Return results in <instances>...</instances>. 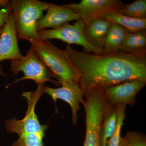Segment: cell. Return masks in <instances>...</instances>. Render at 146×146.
<instances>
[{
    "label": "cell",
    "mask_w": 146,
    "mask_h": 146,
    "mask_svg": "<svg viewBox=\"0 0 146 146\" xmlns=\"http://www.w3.org/2000/svg\"><path fill=\"white\" fill-rule=\"evenodd\" d=\"M118 119L117 108L109 105L99 132V146H107V142L116 130Z\"/></svg>",
    "instance_id": "cell-15"
},
{
    "label": "cell",
    "mask_w": 146,
    "mask_h": 146,
    "mask_svg": "<svg viewBox=\"0 0 146 146\" xmlns=\"http://www.w3.org/2000/svg\"><path fill=\"white\" fill-rule=\"evenodd\" d=\"M146 85L145 80H134L102 88L109 106L126 107L135 104L136 95Z\"/></svg>",
    "instance_id": "cell-8"
},
{
    "label": "cell",
    "mask_w": 146,
    "mask_h": 146,
    "mask_svg": "<svg viewBox=\"0 0 146 146\" xmlns=\"http://www.w3.org/2000/svg\"><path fill=\"white\" fill-rule=\"evenodd\" d=\"M125 106H119L117 107L118 110V119L117 127L114 134L110 138L107 142V146H119L120 138H121V129L125 119Z\"/></svg>",
    "instance_id": "cell-19"
},
{
    "label": "cell",
    "mask_w": 146,
    "mask_h": 146,
    "mask_svg": "<svg viewBox=\"0 0 146 146\" xmlns=\"http://www.w3.org/2000/svg\"><path fill=\"white\" fill-rule=\"evenodd\" d=\"M120 51L136 56H146V30L129 33L124 40Z\"/></svg>",
    "instance_id": "cell-14"
},
{
    "label": "cell",
    "mask_w": 146,
    "mask_h": 146,
    "mask_svg": "<svg viewBox=\"0 0 146 146\" xmlns=\"http://www.w3.org/2000/svg\"><path fill=\"white\" fill-rule=\"evenodd\" d=\"M58 88H52L44 85V93L48 94L56 103L58 99L63 100L70 106L72 111V122L74 125L77 123L78 112L80 109V104H82L83 99V92L78 82L70 81L62 84Z\"/></svg>",
    "instance_id": "cell-9"
},
{
    "label": "cell",
    "mask_w": 146,
    "mask_h": 146,
    "mask_svg": "<svg viewBox=\"0 0 146 146\" xmlns=\"http://www.w3.org/2000/svg\"><path fill=\"white\" fill-rule=\"evenodd\" d=\"M46 11V14L37 22L36 29L38 31L48 28L57 29L71 21L80 19L78 15L66 5H59L49 3Z\"/></svg>",
    "instance_id": "cell-10"
},
{
    "label": "cell",
    "mask_w": 146,
    "mask_h": 146,
    "mask_svg": "<svg viewBox=\"0 0 146 146\" xmlns=\"http://www.w3.org/2000/svg\"><path fill=\"white\" fill-rule=\"evenodd\" d=\"M44 85L37 86L34 92L23 93L22 96L27 100L28 105L26 114L21 120L12 118L6 120L5 126L7 132L18 133L19 135L25 133H35L44 138L45 131L48 126L40 123L35 112V106L37 102L44 94L43 91Z\"/></svg>",
    "instance_id": "cell-4"
},
{
    "label": "cell",
    "mask_w": 146,
    "mask_h": 146,
    "mask_svg": "<svg viewBox=\"0 0 146 146\" xmlns=\"http://www.w3.org/2000/svg\"><path fill=\"white\" fill-rule=\"evenodd\" d=\"M112 23L101 18L91 21L86 25L84 35L87 42L95 48L103 49Z\"/></svg>",
    "instance_id": "cell-13"
},
{
    "label": "cell",
    "mask_w": 146,
    "mask_h": 146,
    "mask_svg": "<svg viewBox=\"0 0 146 146\" xmlns=\"http://www.w3.org/2000/svg\"><path fill=\"white\" fill-rule=\"evenodd\" d=\"M129 33L127 30L121 26L111 24L103 47L106 52L113 54L119 51L121 46Z\"/></svg>",
    "instance_id": "cell-17"
},
{
    "label": "cell",
    "mask_w": 146,
    "mask_h": 146,
    "mask_svg": "<svg viewBox=\"0 0 146 146\" xmlns=\"http://www.w3.org/2000/svg\"><path fill=\"white\" fill-rule=\"evenodd\" d=\"M43 137L35 133H25L19 135L12 146H44Z\"/></svg>",
    "instance_id": "cell-20"
},
{
    "label": "cell",
    "mask_w": 146,
    "mask_h": 146,
    "mask_svg": "<svg viewBox=\"0 0 146 146\" xmlns=\"http://www.w3.org/2000/svg\"><path fill=\"white\" fill-rule=\"evenodd\" d=\"M85 24L81 19L76 21L72 25L65 24L57 29H44L38 33L40 39L44 40L59 39L68 44H76L83 47L84 52L96 54H108L104 49L98 48L87 42L84 35Z\"/></svg>",
    "instance_id": "cell-6"
},
{
    "label": "cell",
    "mask_w": 146,
    "mask_h": 146,
    "mask_svg": "<svg viewBox=\"0 0 146 146\" xmlns=\"http://www.w3.org/2000/svg\"><path fill=\"white\" fill-rule=\"evenodd\" d=\"M0 75L6 76V75L4 73L3 71V70L2 66L1 65H0Z\"/></svg>",
    "instance_id": "cell-25"
},
{
    "label": "cell",
    "mask_w": 146,
    "mask_h": 146,
    "mask_svg": "<svg viewBox=\"0 0 146 146\" xmlns=\"http://www.w3.org/2000/svg\"><path fill=\"white\" fill-rule=\"evenodd\" d=\"M100 18L109 21L112 23L120 25L130 33L146 29V18L136 19L130 18L116 11L107 13Z\"/></svg>",
    "instance_id": "cell-16"
},
{
    "label": "cell",
    "mask_w": 146,
    "mask_h": 146,
    "mask_svg": "<svg viewBox=\"0 0 146 146\" xmlns=\"http://www.w3.org/2000/svg\"><path fill=\"white\" fill-rule=\"evenodd\" d=\"M16 35L30 43L41 39L36 29L37 23L46 11L49 3L38 0L11 1Z\"/></svg>",
    "instance_id": "cell-3"
},
{
    "label": "cell",
    "mask_w": 146,
    "mask_h": 146,
    "mask_svg": "<svg viewBox=\"0 0 146 146\" xmlns=\"http://www.w3.org/2000/svg\"><path fill=\"white\" fill-rule=\"evenodd\" d=\"M65 50L80 76L78 84L84 96L94 87L114 86L134 80H146V56H138L121 51L96 54L80 52L68 44Z\"/></svg>",
    "instance_id": "cell-1"
},
{
    "label": "cell",
    "mask_w": 146,
    "mask_h": 146,
    "mask_svg": "<svg viewBox=\"0 0 146 146\" xmlns=\"http://www.w3.org/2000/svg\"><path fill=\"white\" fill-rule=\"evenodd\" d=\"M116 12L136 19L146 18V0H136L117 11Z\"/></svg>",
    "instance_id": "cell-18"
},
{
    "label": "cell",
    "mask_w": 146,
    "mask_h": 146,
    "mask_svg": "<svg viewBox=\"0 0 146 146\" xmlns=\"http://www.w3.org/2000/svg\"><path fill=\"white\" fill-rule=\"evenodd\" d=\"M119 146H128L122 137H121L119 142Z\"/></svg>",
    "instance_id": "cell-24"
},
{
    "label": "cell",
    "mask_w": 146,
    "mask_h": 146,
    "mask_svg": "<svg viewBox=\"0 0 146 146\" xmlns=\"http://www.w3.org/2000/svg\"><path fill=\"white\" fill-rule=\"evenodd\" d=\"M128 146H146V137L136 131H128L122 137Z\"/></svg>",
    "instance_id": "cell-21"
},
{
    "label": "cell",
    "mask_w": 146,
    "mask_h": 146,
    "mask_svg": "<svg viewBox=\"0 0 146 146\" xmlns=\"http://www.w3.org/2000/svg\"><path fill=\"white\" fill-rule=\"evenodd\" d=\"M3 29H0V36H1V34L2 32Z\"/></svg>",
    "instance_id": "cell-26"
},
{
    "label": "cell",
    "mask_w": 146,
    "mask_h": 146,
    "mask_svg": "<svg viewBox=\"0 0 146 146\" xmlns=\"http://www.w3.org/2000/svg\"><path fill=\"white\" fill-rule=\"evenodd\" d=\"M10 2V1L8 0H0V9L5 7Z\"/></svg>",
    "instance_id": "cell-23"
},
{
    "label": "cell",
    "mask_w": 146,
    "mask_h": 146,
    "mask_svg": "<svg viewBox=\"0 0 146 146\" xmlns=\"http://www.w3.org/2000/svg\"><path fill=\"white\" fill-rule=\"evenodd\" d=\"M23 56L18 46L12 11L0 36V62L21 59Z\"/></svg>",
    "instance_id": "cell-11"
},
{
    "label": "cell",
    "mask_w": 146,
    "mask_h": 146,
    "mask_svg": "<svg viewBox=\"0 0 146 146\" xmlns=\"http://www.w3.org/2000/svg\"><path fill=\"white\" fill-rule=\"evenodd\" d=\"M86 114V136L83 146H99V132L104 117L106 108L97 104L84 106Z\"/></svg>",
    "instance_id": "cell-12"
},
{
    "label": "cell",
    "mask_w": 146,
    "mask_h": 146,
    "mask_svg": "<svg viewBox=\"0 0 146 146\" xmlns=\"http://www.w3.org/2000/svg\"><path fill=\"white\" fill-rule=\"evenodd\" d=\"M40 60L60 85L70 81L78 82L80 74L74 67L65 50L56 46L48 40L31 42Z\"/></svg>",
    "instance_id": "cell-2"
},
{
    "label": "cell",
    "mask_w": 146,
    "mask_h": 146,
    "mask_svg": "<svg viewBox=\"0 0 146 146\" xmlns=\"http://www.w3.org/2000/svg\"><path fill=\"white\" fill-rule=\"evenodd\" d=\"M12 11L11 1L5 7L0 9V29L3 28Z\"/></svg>",
    "instance_id": "cell-22"
},
{
    "label": "cell",
    "mask_w": 146,
    "mask_h": 146,
    "mask_svg": "<svg viewBox=\"0 0 146 146\" xmlns=\"http://www.w3.org/2000/svg\"><path fill=\"white\" fill-rule=\"evenodd\" d=\"M79 16L85 25L102 16L125 6L120 0H82L78 3L66 4Z\"/></svg>",
    "instance_id": "cell-7"
},
{
    "label": "cell",
    "mask_w": 146,
    "mask_h": 146,
    "mask_svg": "<svg viewBox=\"0 0 146 146\" xmlns=\"http://www.w3.org/2000/svg\"><path fill=\"white\" fill-rule=\"evenodd\" d=\"M10 70L14 74L23 72L24 76L16 79L12 84L18 82L32 80L37 86L44 85L45 82H50L56 86L60 84L56 80H53L49 70L39 59L33 47L31 46L27 54L22 58L10 60Z\"/></svg>",
    "instance_id": "cell-5"
}]
</instances>
